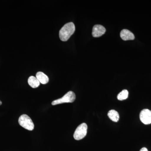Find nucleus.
<instances>
[{"instance_id": "39448f33", "label": "nucleus", "mask_w": 151, "mask_h": 151, "mask_svg": "<svg viewBox=\"0 0 151 151\" xmlns=\"http://www.w3.org/2000/svg\"><path fill=\"white\" fill-rule=\"evenodd\" d=\"M140 119L143 124L148 125L151 124V111L145 109L140 113Z\"/></svg>"}, {"instance_id": "9b49d317", "label": "nucleus", "mask_w": 151, "mask_h": 151, "mask_svg": "<svg viewBox=\"0 0 151 151\" xmlns=\"http://www.w3.org/2000/svg\"><path fill=\"white\" fill-rule=\"evenodd\" d=\"M129 92L128 90L124 89L120 92L117 96V98L119 100H126L128 97Z\"/></svg>"}, {"instance_id": "1a4fd4ad", "label": "nucleus", "mask_w": 151, "mask_h": 151, "mask_svg": "<svg viewBox=\"0 0 151 151\" xmlns=\"http://www.w3.org/2000/svg\"><path fill=\"white\" fill-rule=\"evenodd\" d=\"M28 83L30 86L33 88H36L38 87L40 85V82L37 78L34 76H30L28 79Z\"/></svg>"}, {"instance_id": "f257e3e1", "label": "nucleus", "mask_w": 151, "mask_h": 151, "mask_svg": "<svg viewBox=\"0 0 151 151\" xmlns=\"http://www.w3.org/2000/svg\"><path fill=\"white\" fill-rule=\"evenodd\" d=\"M75 27L73 22H69L63 26L59 31V38L62 41L68 40L74 33Z\"/></svg>"}, {"instance_id": "f03ea898", "label": "nucleus", "mask_w": 151, "mask_h": 151, "mask_svg": "<svg viewBox=\"0 0 151 151\" xmlns=\"http://www.w3.org/2000/svg\"><path fill=\"white\" fill-rule=\"evenodd\" d=\"M19 124L26 129L32 131L34 129V124L31 119L27 115L23 114L19 119Z\"/></svg>"}, {"instance_id": "ddd939ff", "label": "nucleus", "mask_w": 151, "mask_h": 151, "mask_svg": "<svg viewBox=\"0 0 151 151\" xmlns=\"http://www.w3.org/2000/svg\"><path fill=\"white\" fill-rule=\"evenodd\" d=\"M1 104H2L1 101V100H0V105H1Z\"/></svg>"}, {"instance_id": "423d86ee", "label": "nucleus", "mask_w": 151, "mask_h": 151, "mask_svg": "<svg viewBox=\"0 0 151 151\" xmlns=\"http://www.w3.org/2000/svg\"><path fill=\"white\" fill-rule=\"evenodd\" d=\"M106 29L101 25H95L92 29V35L93 37H98L105 33Z\"/></svg>"}, {"instance_id": "0eeeda50", "label": "nucleus", "mask_w": 151, "mask_h": 151, "mask_svg": "<svg viewBox=\"0 0 151 151\" xmlns=\"http://www.w3.org/2000/svg\"><path fill=\"white\" fill-rule=\"evenodd\" d=\"M120 36L124 40H134L135 39L134 35L129 30H122L120 33Z\"/></svg>"}, {"instance_id": "20e7f679", "label": "nucleus", "mask_w": 151, "mask_h": 151, "mask_svg": "<svg viewBox=\"0 0 151 151\" xmlns=\"http://www.w3.org/2000/svg\"><path fill=\"white\" fill-rule=\"evenodd\" d=\"M87 125L85 123H82L78 126L73 134L74 139L76 140H79L85 137L87 134Z\"/></svg>"}, {"instance_id": "6e6552de", "label": "nucleus", "mask_w": 151, "mask_h": 151, "mask_svg": "<svg viewBox=\"0 0 151 151\" xmlns=\"http://www.w3.org/2000/svg\"><path fill=\"white\" fill-rule=\"evenodd\" d=\"M36 77L40 81V82L42 84H46L47 83H48L49 81L48 76L45 75L43 72H40V71L36 73Z\"/></svg>"}, {"instance_id": "7ed1b4c3", "label": "nucleus", "mask_w": 151, "mask_h": 151, "mask_svg": "<svg viewBox=\"0 0 151 151\" xmlns=\"http://www.w3.org/2000/svg\"><path fill=\"white\" fill-rule=\"evenodd\" d=\"M75 93L72 91H69L61 98L54 100L52 102V105H55L64 103H73L75 101Z\"/></svg>"}, {"instance_id": "9d476101", "label": "nucleus", "mask_w": 151, "mask_h": 151, "mask_svg": "<svg viewBox=\"0 0 151 151\" xmlns=\"http://www.w3.org/2000/svg\"><path fill=\"white\" fill-rule=\"evenodd\" d=\"M108 115L109 118L112 121L117 122L119 121V115L117 111L114 110H111L108 112Z\"/></svg>"}, {"instance_id": "f8f14e48", "label": "nucleus", "mask_w": 151, "mask_h": 151, "mask_svg": "<svg viewBox=\"0 0 151 151\" xmlns=\"http://www.w3.org/2000/svg\"><path fill=\"white\" fill-rule=\"evenodd\" d=\"M140 151H148L147 149L145 147H143L141 149Z\"/></svg>"}]
</instances>
